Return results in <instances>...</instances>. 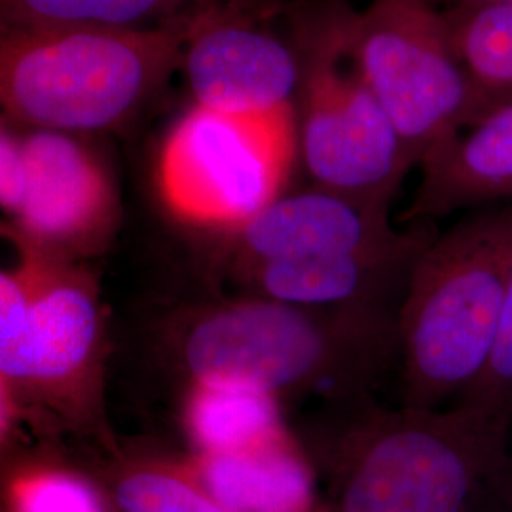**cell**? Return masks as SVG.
<instances>
[{
	"instance_id": "6da1fadb",
	"label": "cell",
	"mask_w": 512,
	"mask_h": 512,
	"mask_svg": "<svg viewBox=\"0 0 512 512\" xmlns=\"http://www.w3.org/2000/svg\"><path fill=\"white\" fill-rule=\"evenodd\" d=\"M511 421L473 406H363L311 459L327 512H512Z\"/></svg>"
},
{
	"instance_id": "7a4b0ae2",
	"label": "cell",
	"mask_w": 512,
	"mask_h": 512,
	"mask_svg": "<svg viewBox=\"0 0 512 512\" xmlns=\"http://www.w3.org/2000/svg\"><path fill=\"white\" fill-rule=\"evenodd\" d=\"M397 311L317 310L247 296L190 317L177 349L190 380H234L285 399L363 403L397 366Z\"/></svg>"
},
{
	"instance_id": "3957f363",
	"label": "cell",
	"mask_w": 512,
	"mask_h": 512,
	"mask_svg": "<svg viewBox=\"0 0 512 512\" xmlns=\"http://www.w3.org/2000/svg\"><path fill=\"white\" fill-rule=\"evenodd\" d=\"M512 272V205L461 220L418 256L397 311L403 406L459 399L488 363Z\"/></svg>"
},
{
	"instance_id": "277c9868",
	"label": "cell",
	"mask_w": 512,
	"mask_h": 512,
	"mask_svg": "<svg viewBox=\"0 0 512 512\" xmlns=\"http://www.w3.org/2000/svg\"><path fill=\"white\" fill-rule=\"evenodd\" d=\"M179 38L0 19V112L50 129L107 128L171 73Z\"/></svg>"
},
{
	"instance_id": "5b68a950",
	"label": "cell",
	"mask_w": 512,
	"mask_h": 512,
	"mask_svg": "<svg viewBox=\"0 0 512 512\" xmlns=\"http://www.w3.org/2000/svg\"><path fill=\"white\" fill-rule=\"evenodd\" d=\"M349 55L412 165L480 118L442 12L427 0H372L342 25Z\"/></svg>"
},
{
	"instance_id": "8992f818",
	"label": "cell",
	"mask_w": 512,
	"mask_h": 512,
	"mask_svg": "<svg viewBox=\"0 0 512 512\" xmlns=\"http://www.w3.org/2000/svg\"><path fill=\"white\" fill-rule=\"evenodd\" d=\"M294 156V110L239 116L196 105L165 139L158 184L175 217L234 232L283 196Z\"/></svg>"
},
{
	"instance_id": "52a82bcc",
	"label": "cell",
	"mask_w": 512,
	"mask_h": 512,
	"mask_svg": "<svg viewBox=\"0 0 512 512\" xmlns=\"http://www.w3.org/2000/svg\"><path fill=\"white\" fill-rule=\"evenodd\" d=\"M344 52L336 27L311 59L300 133L304 165L315 188L389 209L414 165L353 59L349 67L342 63Z\"/></svg>"
},
{
	"instance_id": "ba28073f",
	"label": "cell",
	"mask_w": 512,
	"mask_h": 512,
	"mask_svg": "<svg viewBox=\"0 0 512 512\" xmlns=\"http://www.w3.org/2000/svg\"><path fill=\"white\" fill-rule=\"evenodd\" d=\"M97 340L90 291L23 236L0 247V376L54 384L88 363Z\"/></svg>"
},
{
	"instance_id": "9c48e42d",
	"label": "cell",
	"mask_w": 512,
	"mask_h": 512,
	"mask_svg": "<svg viewBox=\"0 0 512 512\" xmlns=\"http://www.w3.org/2000/svg\"><path fill=\"white\" fill-rule=\"evenodd\" d=\"M423 230H399L389 209L313 188L281 196L256 217L228 232L238 268L327 256L374 253L401 247Z\"/></svg>"
},
{
	"instance_id": "30bf717a",
	"label": "cell",
	"mask_w": 512,
	"mask_h": 512,
	"mask_svg": "<svg viewBox=\"0 0 512 512\" xmlns=\"http://www.w3.org/2000/svg\"><path fill=\"white\" fill-rule=\"evenodd\" d=\"M184 59L198 107L239 116L293 110L298 59L268 31L215 23L194 37Z\"/></svg>"
},
{
	"instance_id": "8fae6325",
	"label": "cell",
	"mask_w": 512,
	"mask_h": 512,
	"mask_svg": "<svg viewBox=\"0 0 512 512\" xmlns=\"http://www.w3.org/2000/svg\"><path fill=\"white\" fill-rule=\"evenodd\" d=\"M435 238L423 226L412 241L387 251L251 264L238 272L249 296L291 306L399 310L412 268Z\"/></svg>"
},
{
	"instance_id": "7c38bea8",
	"label": "cell",
	"mask_w": 512,
	"mask_h": 512,
	"mask_svg": "<svg viewBox=\"0 0 512 512\" xmlns=\"http://www.w3.org/2000/svg\"><path fill=\"white\" fill-rule=\"evenodd\" d=\"M25 194L16 219L42 243H80L101 234L114 217V192L103 167L76 141L42 131L23 145Z\"/></svg>"
},
{
	"instance_id": "4fadbf2b",
	"label": "cell",
	"mask_w": 512,
	"mask_h": 512,
	"mask_svg": "<svg viewBox=\"0 0 512 512\" xmlns=\"http://www.w3.org/2000/svg\"><path fill=\"white\" fill-rule=\"evenodd\" d=\"M403 222L512 198V101L490 110L421 160Z\"/></svg>"
},
{
	"instance_id": "5bb4252c",
	"label": "cell",
	"mask_w": 512,
	"mask_h": 512,
	"mask_svg": "<svg viewBox=\"0 0 512 512\" xmlns=\"http://www.w3.org/2000/svg\"><path fill=\"white\" fill-rule=\"evenodd\" d=\"M203 490L228 512H317V471L289 431L232 454L183 459Z\"/></svg>"
},
{
	"instance_id": "9a60e30c",
	"label": "cell",
	"mask_w": 512,
	"mask_h": 512,
	"mask_svg": "<svg viewBox=\"0 0 512 512\" xmlns=\"http://www.w3.org/2000/svg\"><path fill=\"white\" fill-rule=\"evenodd\" d=\"M281 401L270 391L234 380H190L184 431L196 454H232L285 433Z\"/></svg>"
},
{
	"instance_id": "2e32d148",
	"label": "cell",
	"mask_w": 512,
	"mask_h": 512,
	"mask_svg": "<svg viewBox=\"0 0 512 512\" xmlns=\"http://www.w3.org/2000/svg\"><path fill=\"white\" fill-rule=\"evenodd\" d=\"M452 50L469 78L480 118L512 101V2L440 10Z\"/></svg>"
},
{
	"instance_id": "e0dca14e",
	"label": "cell",
	"mask_w": 512,
	"mask_h": 512,
	"mask_svg": "<svg viewBox=\"0 0 512 512\" xmlns=\"http://www.w3.org/2000/svg\"><path fill=\"white\" fill-rule=\"evenodd\" d=\"M122 512H228L190 475L183 459L129 467L114 486Z\"/></svg>"
},
{
	"instance_id": "ac0fdd59",
	"label": "cell",
	"mask_w": 512,
	"mask_h": 512,
	"mask_svg": "<svg viewBox=\"0 0 512 512\" xmlns=\"http://www.w3.org/2000/svg\"><path fill=\"white\" fill-rule=\"evenodd\" d=\"M6 512H107L88 480L61 469L31 467L6 486Z\"/></svg>"
},
{
	"instance_id": "d6986e66",
	"label": "cell",
	"mask_w": 512,
	"mask_h": 512,
	"mask_svg": "<svg viewBox=\"0 0 512 512\" xmlns=\"http://www.w3.org/2000/svg\"><path fill=\"white\" fill-rule=\"evenodd\" d=\"M167 0H0L8 16L0 19L86 25V27H126L164 6Z\"/></svg>"
},
{
	"instance_id": "ffe728a7",
	"label": "cell",
	"mask_w": 512,
	"mask_h": 512,
	"mask_svg": "<svg viewBox=\"0 0 512 512\" xmlns=\"http://www.w3.org/2000/svg\"><path fill=\"white\" fill-rule=\"evenodd\" d=\"M456 404L480 408L512 423V272L492 355L480 378Z\"/></svg>"
},
{
	"instance_id": "44dd1931",
	"label": "cell",
	"mask_w": 512,
	"mask_h": 512,
	"mask_svg": "<svg viewBox=\"0 0 512 512\" xmlns=\"http://www.w3.org/2000/svg\"><path fill=\"white\" fill-rule=\"evenodd\" d=\"M25 194L23 150L4 129L0 128V207L18 213Z\"/></svg>"
},
{
	"instance_id": "7402d4cb",
	"label": "cell",
	"mask_w": 512,
	"mask_h": 512,
	"mask_svg": "<svg viewBox=\"0 0 512 512\" xmlns=\"http://www.w3.org/2000/svg\"><path fill=\"white\" fill-rule=\"evenodd\" d=\"M10 423V397L6 389V380L0 376V440L4 437Z\"/></svg>"
},
{
	"instance_id": "603a6c76",
	"label": "cell",
	"mask_w": 512,
	"mask_h": 512,
	"mask_svg": "<svg viewBox=\"0 0 512 512\" xmlns=\"http://www.w3.org/2000/svg\"><path fill=\"white\" fill-rule=\"evenodd\" d=\"M427 2L433 4L439 10V4H448L450 8H458V6H465V4H497V2H512V0H427Z\"/></svg>"
},
{
	"instance_id": "cb8c5ba5",
	"label": "cell",
	"mask_w": 512,
	"mask_h": 512,
	"mask_svg": "<svg viewBox=\"0 0 512 512\" xmlns=\"http://www.w3.org/2000/svg\"><path fill=\"white\" fill-rule=\"evenodd\" d=\"M317 512H327V511H325V509H323V507H321V505H319V509H317Z\"/></svg>"
},
{
	"instance_id": "d4e9b609",
	"label": "cell",
	"mask_w": 512,
	"mask_h": 512,
	"mask_svg": "<svg viewBox=\"0 0 512 512\" xmlns=\"http://www.w3.org/2000/svg\"><path fill=\"white\" fill-rule=\"evenodd\" d=\"M0 512H6V511H4V509H2V507H0Z\"/></svg>"
}]
</instances>
